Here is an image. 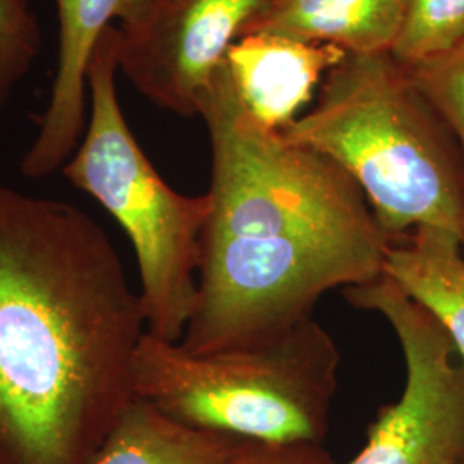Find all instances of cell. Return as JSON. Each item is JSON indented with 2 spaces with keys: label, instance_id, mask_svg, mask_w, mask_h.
Here are the masks:
<instances>
[{
  "label": "cell",
  "instance_id": "cell-1",
  "mask_svg": "<svg viewBox=\"0 0 464 464\" xmlns=\"http://www.w3.org/2000/svg\"><path fill=\"white\" fill-rule=\"evenodd\" d=\"M212 145L198 296L179 346L241 348L314 316L318 299L381 277L391 245L329 157L246 114L224 64L199 102Z\"/></svg>",
  "mask_w": 464,
  "mask_h": 464
},
{
  "label": "cell",
  "instance_id": "cell-2",
  "mask_svg": "<svg viewBox=\"0 0 464 464\" xmlns=\"http://www.w3.org/2000/svg\"><path fill=\"white\" fill-rule=\"evenodd\" d=\"M145 334L103 227L0 184V464H90L136 398Z\"/></svg>",
  "mask_w": 464,
  "mask_h": 464
},
{
  "label": "cell",
  "instance_id": "cell-3",
  "mask_svg": "<svg viewBox=\"0 0 464 464\" xmlns=\"http://www.w3.org/2000/svg\"><path fill=\"white\" fill-rule=\"evenodd\" d=\"M281 134L348 172L391 241L433 227L464 246L463 149L391 53L346 55Z\"/></svg>",
  "mask_w": 464,
  "mask_h": 464
},
{
  "label": "cell",
  "instance_id": "cell-4",
  "mask_svg": "<svg viewBox=\"0 0 464 464\" xmlns=\"http://www.w3.org/2000/svg\"><path fill=\"white\" fill-rule=\"evenodd\" d=\"M339 363L335 341L314 316L266 341L210 354L145 334L134 392L189 427L245 440L322 444Z\"/></svg>",
  "mask_w": 464,
  "mask_h": 464
},
{
  "label": "cell",
  "instance_id": "cell-5",
  "mask_svg": "<svg viewBox=\"0 0 464 464\" xmlns=\"http://www.w3.org/2000/svg\"><path fill=\"white\" fill-rule=\"evenodd\" d=\"M117 26L100 36L88 66L90 119L63 167L67 181L97 199L133 243L147 334L179 343L198 296L201 234L208 195L174 191L151 166L121 111Z\"/></svg>",
  "mask_w": 464,
  "mask_h": 464
},
{
  "label": "cell",
  "instance_id": "cell-6",
  "mask_svg": "<svg viewBox=\"0 0 464 464\" xmlns=\"http://www.w3.org/2000/svg\"><path fill=\"white\" fill-rule=\"evenodd\" d=\"M343 296L391 324L406 363L401 398L377 413L346 464H464V358L448 334L383 274Z\"/></svg>",
  "mask_w": 464,
  "mask_h": 464
},
{
  "label": "cell",
  "instance_id": "cell-7",
  "mask_svg": "<svg viewBox=\"0 0 464 464\" xmlns=\"http://www.w3.org/2000/svg\"><path fill=\"white\" fill-rule=\"evenodd\" d=\"M270 0H151L131 26L119 28V69L160 109L198 116L199 102Z\"/></svg>",
  "mask_w": 464,
  "mask_h": 464
},
{
  "label": "cell",
  "instance_id": "cell-8",
  "mask_svg": "<svg viewBox=\"0 0 464 464\" xmlns=\"http://www.w3.org/2000/svg\"><path fill=\"white\" fill-rule=\"evenodd\" d=\"M151 0H55L59 13V57L50 100L32 147L21 160L28 179L63 170L86 130L88 66L100 36L112 21L134 24Z\"/></svg>",
  "mask_w": 464,
  "mask_h": 464
},
{
  "label": "cell",
  "instance_id": "cell-9",
  "mask_svg": "<svg viewBox=\"0 0 464 464\" xmlns=\"http://www.w3.org/2000/svg\"><path fill=\"white\" fill-rule=\"evenodd\" d=\"M348 53L334 45H314L277 34L239 38L226 55L234 92L260 126L282 131L306 105L322 76Z\"/></svg>",
  "mask_w": 464,
  "mask_h": 464
},
{
  "label": "cell",
  "instance_id": "cell-10",
  "mask_svg": "<svg viewBox=\"0 0 464 464\" xmlns=\"http://www.w3.org/2000/svg\"><path fill=\"white\" fill-rule=\"evenodd\" d=\"M408 7L410 0H270L246 34L334 45L348 55L391 53Z\"/></svg>",
  "mask_w": 464,
  "mask_h": 464
},
{
  "label": "cell",
  "instance_id": "cell-11",
  "mask_svg": "<svg viewBox=\"0 0 464 464\" xmlns=\"http://www.w3.org/2000/svg\"><path fill=\"white\" fill-rule=\"evenodd\" d=\"M382 274L421 306L464 358V246L452 234L418 227L391 241Z\"/></svg>",
  "mask_w": 464,
  "mask_h": 464
},
{
  "label": "cell",
  "instance_id": "cell-12",
  "mask_svg": "<svg viewBox=\"0 0 464 464\" xmlns=\"http://www.w3.org/2000/svg\"><path fill=\"white\" fill-rule=\"evenodd\" d=\"M245 439L184 425L147 399L134 398L90 464H220Z\"/></svg>",
  "mask_w": 464,
  "mask_h": 464
},
{
  "label": "cell",
  "instance_id": "cell-13",
  "mask_svg": "<svg viewBox=\"0 0 464 464\" xmlns=\"http://www.w3.org/2000/svg\"><path fill=\"white\" fill-rule=\"evenodd\" d=\"M464 34V0H410L391 55L410 66L449 49Z\"/></svg>",
  "mask_w": 464,
  "mask_h": 464
},
{
  "label": "cell",
  "instance_id": "cell-14",
  "mask_svg": "<svg viewBox=\"0 0 464 464\" xmlns=\"http://www.w3.org/2000/svg\"><path fill=\"white\" fill-rule=\"evenodd\" d=\"M44 36L30 0H0V112L42 53Z\"/></svg>",
  "mask_w": 464,
  "mask_h": 464
},
{
  "label": "cell",
  "instance_id": "cell-15",
  "mask_svg": "<svg viewBox=\"0 0 464 464\" xmlns=\"http://www.w3.org/2000/svg\"><path fill=\"white\" fill-rule=\"evenodd\" d=\"M401 66L448 122L464 151V34L444 52L416 64Z\"/></svg>",
  "mask_w": 464,
  "mask_h": 464
},
{
  "label": "cell",
  "instance_id": "cell-16",
  "mask_svg": "<svg viewBox=\"0 0 464 464\" xmlns=\"http://www.w3.org/2000/svg\"><path fill=\"white\" fill-rule=\"evenodd\" d=\"M220 464H337L322 444H274L245 440L231 458Z\"/></svg>",
  "mask_w": 464,
  "mask_h": 464
}]
</instances>
